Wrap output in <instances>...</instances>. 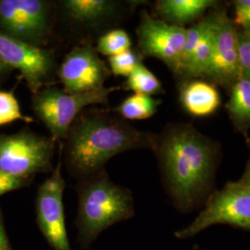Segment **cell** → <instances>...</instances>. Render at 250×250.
<instances>
[{
	"label": "cell",
	"instance_id": "6da1fadb",
	"mask_svg": "<svg viewBox=\"0 0 250 250\" xmlns=\"http://www.w3.org/2000/svg\"><path fill=\"white\" fill-rule=\"evenodd\" d=\"M157 153L163 178L179 209L189 211L205 204L215 191L220 146L187 124L168 125L157 136Z\"/></svg>",
	"mask_w": 250,
	"mask_h": 250
},
{
	"label": "cell",
	"instance_id": "7a4b0ae2",
	"mask_svg": "<svg viewBox=\"0 0 250 250\" xmlns=\"http://www.w3.org/2000/svg\"><path fill=\"white\" fill-rule=\"evenodd\" d=\"M64 140L70 166L82 173H90L118 154L144 147L154 150L157 135L134 128L122 117L92 110L74 121Z\"/></svg>",
	"mask_w": 250,
	"mask_h": 250
},
{
	"label": "cell",
	"instance_id": "3957f363",
	"mask_svg": "<svg viewBox=\"0 0 250 250\" xmlns=\"http://www.w3.org/2000/svg\"><path fill=\"white\" fill-rule=\"evenodd\" d=\"M119 87H102L83 93H68L55 86H45L33 98V111L45 125L55 141L65 139L74 121L88 106L106 105Z\"/></svg>",
	"mask_w": 250,
	"mask_h": 250
},
{
	"label": "cell",
	"instance_id": "277c9868",
	"mask_svg": "<svg viewBox=\"0 0 250 250\" xmlns=\"http://www.w3.org/2000/svg\"><path fill=\"white\" fill-rule=\"evenodd\" d=\"M132 213L130 193L106 177L91 183L81 193L79 218L86 235H95Z\"/></svg>",
	"mask_w": 250,
	"mask_h": 250
},
{
	"label": "cell",
	"instance_id": "5b68a950",
	"mask_svg": "<svg viewBox=\"0 0 250 250\" xmlns=\"http://www.w3.org/2000/svg\"><path fill=\"white\" fill-rule=\"evenodd\" d=\"M215 224H228L250 232V187L237 181L215 190L196 219L176 232L175 236L190 238Z\"/></svg>",
	"mask_w": 250,
	"mask_h": 250
},
{
	"label": "cell",
	"instance_id": "8992f818",
	"mask_svg": "<svg viewBox=\"0 0 250 250\" xmlns=\"http://www.w3.org/2000/svg\"><path fill=\"white\" fill-rule=\"evenodd\" d=\"M55 142L52 137L31 131L0 134V170L14 177L27 179L50 169Z\"/></svg>",
	"mask_w": 250,
	"mask_h": 250
},
{
	"label": "cell",
	"instance_id": "52a82bcc",
	"mask_svg": "<svg viewBox=\"0 0 250 250\" xmlns=\"http://www.w3.org/2000/svg\"><path fill=\"white\" fill-rule=\"evenodd\" d=\"M0 32L42 47L51 33V5L45 0H0Z\"/></svg>",
	"mask_w": 250,
	"mask_h": 250
},
{
	"label": "cell",
	"instance_id": "ba28073f",
	"mask_svg": "<svg viewBox=\"0 0 250 250\" xmlns=\"http://www.w3.org/2000/svg\"><path fill=\"white\" fill-rule=\"evenodd\" d=\"M136 35L141 57L160 60L177 76L186 44L187 28L170 24L143 10Z\"/></svg>",
	"mask_w": 250,
	"mask_h": 250
},
{
	"label": "cell",
	"instance_id": "9c48e42d",
	"mask_svg": "<svg viewBox=\"0 0 250 250\" xmlns=\"http://www.w3.org/2000/svg\"><path fill=\"white\" fill-rule=\"evenodd\" d=\"M238 36V27L232 19L224 10H217L212 54L202 80L230 90L241 78Z\"/></svg>",
	"mask_w": 250,
	"mask_h": 250
},
{
	"label": "cell",
	"instance_id": "30bf717a",
	"mask_svg": "<svg viewBox=\"0 0 250 250\" xmlns=\"http://www.w3.org/2000/svg\"><path fill=\"white\" fill-rule=\"evenodd\" d=\"M0 59L10 70H18L35 95L48 86L55 69L52 50L37 47L0 32Z\"/></svg>",
	"mask_w": 250,
	"mask_h": 250
},
{
	"label": "cell",
	"instance_id": "8fae6325",
	"mask_svg": "<svg viewBox=\"0 0 250 250\" xmlns=\"http://www.w3.org/2000/svg\"><path fill=\"white\" fill-rule=\"evenodd\" d=\"M64 187L62 161H60L52 174L39 188L36 198V211L40 229L55 250H72L65 224Z\"/></svg>",
	"mask_w": 250,
	"mask_h": 250
},
{
	"label": "cell",
	"instance_id": "7c38bea8",
	"mask_svg": "<svg viewBox=\"0 0 250 250\" xmlns=\"http://www.w3.org/2000/svg\"><path fill=\"white\" fill-rule=\"evenodd\" d=\"M109 75L106 64L90 45L74 47L67 54L58 70V76L68 93H83L104 87Z\"/></svg>",
	"mask_w": 250,
	"mask_h": 250
},
{
	"label": "cell",
	"instance_id": "4fadbf2b",
	"mask_svg": "<svg viewBox=\"0 0 250 250\" xmlns=\"http://www.w3.org/2000/svg\"><path fill=\"white\" fill-rule=\"evenodd\" d=\"M179 100L188 113L198 118L214 114L222 103L216 85L202 79L183 82L179 91Z\"/></svg>",
	"mask_w": 250,
	"mask_h": 250
},
{
	"label": "cell",
	"instance_id": "5bb4252c",
	"mask_svg": "<svg viewBox=\"0 0 250 250\" xmlns=\"http://www.w3.org/2000/svg\"><path fill=\"white\" fill-rule=\"evenodd\" d=\"M218 5L219 2L215 0H159L155 4V9L161 20L185 27L199 21L208 9H215Z\"/></svg>",
	"mask_w": 250,
	"mask_h": 250
},
{
	"label": "cell",
	"instance_id": "9a60e30c",
	"mask_svg": "<svg viewBox=\"0 0 250 250\" xmlns=\"http://www.w3.org/2000/svg\"><path fill=\"white\" fill-rule=\"evenodd\" d=\"M234 129L243 135L250 146V80L241 77L230 89V98L225 104Z\"/></svg>",
	"mask_w": 250,
	"mask_h": 250
},
{
	"label": "cell",
	"instance_id": "2e32d148",
	"mask_svg": "<svg viewBox=\"0 0 250 250\" xmlns=\"http://www.w3.org/2000/svg\"><path fill=\"white\" fill-rule=\"evenodd\" d=\"M120 4L113 0H65L62 7L71 18L80 23L94 24L116 13Z\"/></svg>",
	"mask_w": 250,
	"mask_h": 250
},
{
	"label": "cell",
	"instance_id": "e0dca14e",
	"mask_svg": "<svg viewBox=\"0 0 250 250\" xmlns=\"http://www.w3.org/2000/svg\"><path fill=\"white\" fill-rule=\"evenodd\" d=\"M161 104V99L134 94L126 98L113 111L126 120H146L156 114Z\"/></svg>",
	"mask_w": 250,
	"mask_h": 250
},
{
	"label": "cell",
	"instance_id": "ac0fdd59",
	"mask_svg": "<svg viewBox=\"0 0 250 250\" xmlns=\"http://www.w3.org/2000/svg\"><path fill=\"white\" fill-rule=\"evenodd\" d=\"M125 88L134 94L153 97L164 92L162 83L158 77L148 70L143 62L140 63L126 79Z\"/></svg>",
	"mask_w": 250,
	"mask_h": 250
},
{
	"label": "cell",
	"instance_id": "d6986e66",
	"mask_svg": "<svg viewBox=\"0 0 250 250\" xmlns=\"http://www.w3.org/2000/svg\"><path fill=\"white\" fill-rule=\"evenodd\" d=\"M131 46V38L125 30L114 29L99 37L95 49L98 53L109 58L130 50Z\"/></svg>",
	"mask_w": 250,
	"mask_h": 250
},
{
	"label": "cell",
	"instance_id": "ffe728a7",
	"mask_svg": "<svg viewBox=\"0 0 250 250\" xmlns=\"http://www.w3.org/2000/svg\"><path fill=\"white\" fill-rule=\"evenodd\" d=\"M16 121L32 123L34 119L22 114L18 100L12 92L0 91V125H9Z\"/></svg>",
	"mask_w": 250,
	"mask_h": 250
},
{
	"label": "cell",
	"instance_id": "44dd1931",
	"mask_svg": "<svg viewBox=\"0 0 250 250\" xmlns=\"http://www.w3.org/2000/svg\"><path fill=\"white\" fill-rule=\"evenodd\" d=\"M141 62V55L132 49L108 58L110 72L117 76L128 77Z\"/></svg>",
	"mask_w": 250,
	"mask_h": 250
},
{
	"label": "cell",
	"instance_id": "7402d4cb",
	"mask_svg": "<svg viewBox=\"0 0 250 250\" xmlns=\"http://www.w3.org/2000/svg\"><path fill=\"white\" fill-rule=\"evenodd\" d=\"M234 6L235 25L241 27L242 33L250 35V0H235L232 2Z\"/></svg>",
	"mask_w": 250,
	"mask_h": 250
},
{
	"label": "cell",
	"instance_id": "603a6c76",
	"mask_svg": "<svg viewBox=\"0 0 250 250\" xmlns=\"http://www.w3.org/2000/svg\"><path fill=\"white\" fill-rule=\"evenodd\" d=\"M238 40L241 77L250 80V35L239 32Z\"/></svg>",
	"mask_w": 250,
	"mask_h": 250
},
{
	"label": "cell",
	"instance_id": "cb8c5ba5",
	"mask_svg": "<svg viewBox=\"0 0 250 250\" xmlns=\"http://www.w3.org/2000/svg\"><path fill=\"white\" fill-rule=\"evenodd\" d=\"M25 181L26 179L11 176L0 170V196L21 188Z\"/></svg>",
	"mask_w": 250,
	"mask_h": 250
},
{
	"label": "cell",
	"instance_id": "d4e9b609",
	"mask_svg": "<svg viewBox=\"0 0 250 250\" xmlns=\"http://www.w3.org/2000/svg\"><path fill=\"white\" fill-rule=\"evenodd\" d=\"M0 250H9L8 239L1 224H0Z\"/></svg>",
	"mask_w": 250,
	"mask_h": 250
},
{
	"label": "cell",
	"instance_id": "484cf974",
	"mask_svg": "<svg viewBox=\"0 0 250 250\" xmlns=\"http://www.w3.org/2000/svg\"><path fill=\"white\" fill-rule=\"evenodd\" d=\"M239 181L242 182L243 184L250 187V161H248V163H247L246 169L244 170V173H243L241 179Z\"/></svg>",
	"mask_w": 250,
	"mask_h": 250
}]
</instances>
